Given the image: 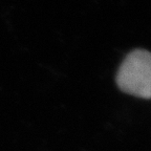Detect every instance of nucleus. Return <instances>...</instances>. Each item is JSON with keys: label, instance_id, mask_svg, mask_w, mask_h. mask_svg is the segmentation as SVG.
<instances>
[{"label": "nucleus", "instance_id": "1", "mask_svg": "<svg viewBox=\"0 0 151 151\" xmlns=\"http://www.w3.org/2000/svg\"><path fill=\"white\" fill-rule=\"evenodd\" d=\"M116 83L126 93L151 99V52L145 50L130 52L119 68Z\"/></svg>", "mask_w": 151, "mask_h": 151}]
</instances>
